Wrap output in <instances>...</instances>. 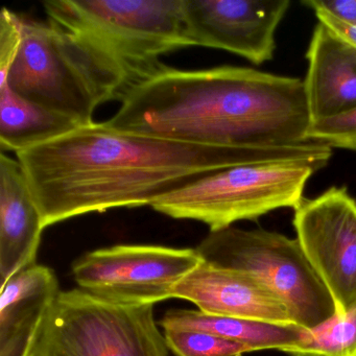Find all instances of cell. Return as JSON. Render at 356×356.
Instances as JSON below:
<instances>
[{"mask_svg":"<svg viewBox=\"0 0 356 356\" xmlns=\"http://www.w3.org/2000/svg\"><path fill=\"white\" fill-rule=\"evenodd\" d=\"M44 228L91 212L149 205L202 177L233 166L306 161L322 165L316 143L289 147L195 145L91 122L16 153Z\"/></svg>","mask_w":356,"mask_h":356,"instance_id":"6da1fadb","label":"cell"},{"mask_svg":"<svg viewBox=\"0 0 356 356\" xmlns=\"http://www.w3.org/2000/svg\"><path fill=\"white\" fill-rule=\"evenodd\" d=\"M120 131L216 147L309 143L304 81L254 68L168 67L137 85L105 122Z\"/></svg>","mask_w":356,"mask_h":356,"instance_id":"7a4b0ae2","label":"cell"},{"mask_svg":"<svg viewBox=\"0 0 356 356\" xmlns=\"http://www.w3.org/2000/svg\"><path fill=\"white\" fill-rule=\"evenodd\" d=\"M7 84L20 97L79 126L93 122L97 107L134 88L126 70L86 39L49 22L22 16L19 51Z\"/></svg>","mask_w":356,"mask_h":356,"instance_id":"3957f363","label":"cell"},{"mask_svg":"<svg viewBox=\"0 0 356 356\" xmlns=\"http://www.w3.org/2000/svg\"><path fill=\"white\" fill-rule=\"evenodd\" d=\"M49 22L113 58L135 87L168 67L161 57L191 47L184 0H47Z\"/></svg>","mask_w":356,"mask_h":356,"instance_id":"277c9868","label":"cell"},{"mask_svg":"<svg viewBox=\"0 0 356 356\" xmlns=\"http://www.w3.org/2000/svg\"><path fill=\"white\" fill-rule=\"evenodd\" d=\"M318 166L306 161L270 162L233 166L206 175L156 199L154 210L177 220L207 225L210 231L255 220L281 209L295 208Z\"/></svg>","mask_w":356,"mask_h":356,"instance_id":"5b68a950","label":"cell"},{"mask_svg":"<svg viewBox=\"0 0 356 356\" xmlns=\"http://www.w3.org/2000/svg\"><path fill=\"white\" fill-rule=\"evenodd\" d=\"M204 262L257 279L284 304L297 326L312 330L332 318V296L297 238L257 229L210 231L195 248Z\"/></svg>","mask_w":356,"mask_h":356,"instance_id":"8992f818","label":"cell"},{"mask_svg":"<svg viewBox=\"0 0 356 356\" xmlns=\"http://www.w3.org/2000/svg\"><path fill=\"white\" fill-rule=\"evenodd\" d=\"M154 305L112 303L81 289L60 291L34 356H168Z\"/></svg>","mask_w":356,"mask_h":356,"instance_id":"52a82bcc","label":"cell"},{"mask_svg":"<svg viewBox=\"0 0 356 356\" xmlns=\"http://www.w3.org/2000/svg\"><path fill=\"white\" fill-rule=\"evenodd\" d=\"M202 262L195 249L118 245L85 254L72 264L83 291L112 303L155 305Z\"/></svg>","mask_w":356,"mask_h":356,"instance_id":"ba28073f","label":"cell"},{"mask_svg":"<svg viewBox=\"0 0 356 356\" xmlns=\"http://www.w3.org/2000/svg\"><path fill=\"white\" fill-rule=\"evenodd\" d=\"M293 210L296 238L343 316L356 307L355 199L346 187H331Z\"/></svg>","mask_w":356,"mask_h":356,"instance_id":"9c48e42d","label":"cell"},{"mask_svg":"<svg viewBox=\"0 0 356 356\" xmlns=\"http://www.w3.org/2000/svg\"><path fill=\"white\" fill-rule=\"evenodd\" d=\"M289 0H184L191 47L229 51L261 65L274 58L276 31Z\"/></svg>","mask_w":356,"mask_h":356,"instance_id":"30bf717a","label":"cell"},{"mask_svg":"<svg viewBox=\"0 0 356 356\" xmlns=\"http://www.w3.org/2000/svg\"><path fill=\"white\" fill-rule=\"evenodd\" d=\"M172 298L213 316L296 325L283 302L257 279L203 260L177 285Z\"/></svg>","mask_w":356,"mask_h":356,"instance_id":"8fae6325","label":"cell"},{"mask_svg":"<svg viewBox=\"0 0 356 356\" xmlns=\"http://www.w3.org/2000/svg\"><path fill=\"white\" fill-rule=\"evenodd\" d=\"M42 216L18 159L0 155V283L36 264Z\"/></svg>","mask_w":356,"mask_h":356,"instance_id":"7c38bea8","label":"cell"},{"mask_svg":"<svg viewBox=\"0 0 356 356\" xmlns=\"http://www.w3.org/2000/svg\"><path fill=\"white\" fill-rule=\"evenodd\" d=\"M59 280L49 266L33 264L14 275L0 293V356H34Z\"/></svg>","mask_w":356,"mask_h":356,"instance_id":"4fadbf2b","label":"cell"},{"mask_svg":"<svg viewBox=\"0 0 356 356\" xmlns=\"http://www.w3.org/2000/svg\"><path fill=\"white\" fill-rule=\"evenodd\" d=\"M306 58L304 89L312 122L356 109V49L318 22Z\"/></svg>","mask_w":356,"mask_h":356,"instance_id":"5bb4252c","label":"cell"},{"mask_svg":"<svg viewBox=\"0 0 356 356\" xmlns=\"http://www.w3.org/2000/svg\"><path fill=\"white\" fill-rule=\"evenodd\" d=\"M160 325L163 330H197L218 335L243 343L252 351L289 352L304 341L308 331L297 325L273 324L176 308L165 312Z\"/></svg>","mask_w":356,"mask_h":356,"instance_id":"9a60e30c","label":"cell"},{"mask_svg":"<svg viewBox=\"0 0 356 356\" xmlns=\"http://www.w3.org/2000/svg\"><path fill=\"white\" fill-rule=\"evenodd\" d=\"M78 127L70 118L24 99L7 84L0 85V149L3 153H18Z\"/></svg>","mask_w":356,"mask_h":356,"instance_id":"2e32d148","label":"cell"},{"mask_svg":"<svg viewBox=\"0 0 356 356\" xmlns=\"http://www.w3.org/2000/svg\"><path fill=\"white\" fill-rule=\"evenodd\" d=\"M289 353H310L318 356H356V307L312 330Z\"/></svg>","mask_w":356,"mask_h":356,"instance_id":"e0dca14e","label":"cell"},{"mask_svg":"<svg viewBox=\"0 0 356 356\" xmlns=\"http://www.w3.org/2000/svg\"><path fill=\"white\" fill-rule=\"evenodd\" d=\"M168 350L176 356H241L252 351L247 346L197 330H164Z\"/></svg>","mask_w":356,"mask_h":356,"instance_id":"ac0fdd59","label":"cell"},{"mask_svg":"<svg viewBox=\"0 0 356 356\" xmlns=\"http://www.w3.org/2000/svg\"><path fill=\"white\" fill-rule=\"evenodd\" d=\"M307 139L331 149L337 147L356 153V109L335 118L312 122Z\"/></svg>","mask_w":356,"mask_h":356,"instance_id":"d6986e66","label":"cell"},{"mask_svg":"<svg viewBox=\"0 0 356 356\" xmlns=\"http://www.w3.org/2000/svg\"><path fill=\"white\" fill-rule=\"evenodd\" d=\"M22 38V16L8 8L0 14V81L5 80L15 61Z\"/></svg>","mask_w":356,"mask_h":356,"instance_id":"ffe728a7","label":"cell"},{"mask_svg":"<svg viewBox=\"0 0 356 356\" xmlns=\"http://www.w3.org/2000/svg\"><path fill=\"white\" fill-rule=\"evenodd\" d=\"M316 14L318 22L326 26L329 30L332 31L337 37L345 41L348 44L356 49V26L346 20L341 19L337 16L320 9V8H312Z\"/></svg>","mask_w":356,"mask_h":356,"instance_id":"44dd1931","label":"cell"},{"mask_svg":"<svg viewBox=\"0 0 356 356\" xmlns=\"http://www.w3.org/2000/svg\"><path fill=\"white\" fill-rule=\"evenodd\" d=\"M304 6L320 8L356 26V0H306Z\"/></svg>","mask_w":356,"mask_h":356,"instance_id":"7402d4cb","label":"cell"},{"mask_svg":"<svg viewBox=\"0 0 356 356\" xmlns=\"http://www.w3.org/2000/svg\"><path fill=\"white\" fill-rule=\"evenodd\" d=\"M293 356H318L316 355V354H310V353H295Z\"/></svg>","mask_w":356,"mask_h":356,"instance_id":"603a6c76","label":"cell"}]
</instances>
